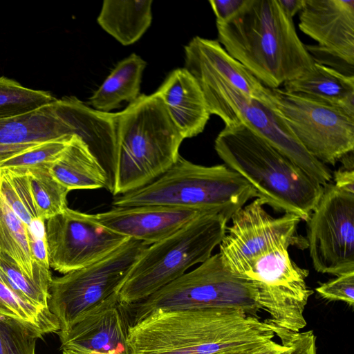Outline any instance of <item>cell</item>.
Returning a JSON list of instances; mask_svg holds the SVG:
<instances>
[{"mask_svg": "<svg viewBox=\"0 0 354 354\" xmlns=\"http://www.w3.org/2000/svg\"><path fill=\"white\" fill-rule=\"evenodd\" d=\"M72 136L39 143L2 162L0 164V169L19 171H26L41 167L50 169L66 147Z\"/></svg>", "mask_w": 354, "mask_h": 354, "instance_id": "obj_29", "label": "cell"}, {"mask_svg": "<svg viewBox=\"0 0 354 354\" xmlns=\"http://www.w3.org/2000/svg\"><path fill=\"white\" fill-rule=\"evenodd\" d=\"M224 164L274 210L308 221L323 186L242 122L225 125L214 142Z\"/></svg>", "mask_w": 354, "mask_h": 354, "instance_id": "obj_4", "label": "cell"}, {"mask_svg": "<svg viewBox=\"0 0 354 354\" xmlns=\"http://www.w3.org/2000/svg\"><path fill=\"white\" fill-rule=\"evenodd\" d=\"M268 104L299 143L324 164L335 165L354 149V116L344 110L283 88H269Z\"/></svg>", "mask_w": 354, "mask_h": 354, "instance_id": "obj_11", "label": "cell"}, {"mask_svg": "<svg viewBox=\"0 0 354 354\" xmlns=\"http://www.w3.org/2000/svg\"><path fill=\"white\" fill-rule=\"evenodd\" d=\"M259 198L231 218L232 225L219 243V254L232 272L252 283L266 321L282 344L306 326L304 313L313 294L306 282L308 271L290 258L291 245H304L297 229L301 218L292 214L274 218Z\"/></svg>", "mask_w": 354, "mask_h": 354, "instance_id": "obj_1", "label": "cell"}, {"mask_svg": "<svg viewBox=\"0 0 354 354\" xmlns=\"http://www.w3.org/2000/svg\"><path fill=\"white\" fill-rule=\"evenodd\" d=\"M0 194L26 225L40 219L26 171L0 169Z\"/></svg>", "mask_w": 354, "mask_h": 354, "instance_id": "obj_28", "label": "cell"}, {"mask_svg": "<svg viewBox=\"0 0 354 354\" xmlns=\"http://www.w3.org/2000/svg\"><path fill=\"white\" fill-rule=\"evenodd\" d=\"M307 222L315 270L335 276L354 272V192L327 183Z\"/></svg>", "mask_w": 354, "mask_h": 354, "instance_id": "obj_12", "label": "cell"}, {"mask_svg": "<svg viewBox=\"0 0 354 354\" xmlns=\"http://www.w3.org/2000/svg\"><path fill=\"white\" fill-rule=\"evenodd\" d=\"M0 277L18 295L28 302L48 308L49 288L30 279L8 255L0 252Z\"/></svg>", "mask_w": 354, "mask_h": 354, "instance_id": "obj_30", "label": "cell"}, {"mask_svg": "<svg viewBox=\"0 0 354 354\" xmlns=\"http://www.w3.org/2000/svg\"><path fill=\"white\" fill-rule=\"evenodd\" d=\"M195 79L204 94L211 115L218 116L225 125L243 123L321 185L331 182L333 176L327 166L304 149L283 119L268 104L245 95L221 78Z\"/></svg>", "mask_w": 354, "mask_h": 354, "instance_id": "obj_10", "label": "cell"}, {"mask_svg": "<svg viewBox=\"0 0 354 354\" xmlns=\"http://www.w3.org/2000/svg\"><path fill=\"white\" fill-rule=\"evenodd\" d=\"M0 315L24 322L43 335L57 333L60 324L48 308L37 306L14 292L0 277Z\"/></svg>", "mask_w": 354, "mask_h": 354, "instance_id": "obj_25", "label": "cell"}, {"mask_svg": "<svg viewBox=\"0 0 354 354\" xmlns=\"http://www.w3.org/2000/svg\"><path fill=\"white\" fill-rule=\"evenodd\" d=\"M0 252L11 257L30 279L49 288L50 267L32 263L28 226L8 207L0 194Z\"/></svg>", "mask_w": 354, "mask_h": 354, "instance_id": "obj_24", "label": "cell"}, {"mask_svg": "<svg viewBox=\"0 0 354 354\" xmlns=\"http://www.w3.org/2000/svg\"><path fill=\"white\" fill-rule=\"evenodd\" d=\"M132 307L134 324L157 311L234 308L260 318L257 292L251 283L224 264L219 253Z\"/></svg>", "mask_w": 354, "mask_h": 354, "instance_id": "obj_8", "label": "cell"}, {"mask_svg": "<svg viewBox=\"0 0 354 354\" xmlns=\"http://www.w3.org/2000/svg\"><path fill=\"white\" fill-rule=\"evenodd\" d=\"M194 77L221 78L245 95L265 102L268 88L233 58L218 40L199 36L185 46V67Z\"/></svg>", "mask_w": 354, "mask_h": 354, "instance_id": "obj_18", "label": "cell"}, {"mask_svg": "<svg viewBox=\"0 0 354 354\" xmlns=\"http://www.w3.org/2000/svg\"><path fill=\"white\" fill-rule=\"evenodd\" d=\"M39 143L0 145V164L8 158L21 153Z\"/></svg>", "mask_w": 354, "mask_h": 354, "instance_id": "obj_36", "label": "cell"}, {"mask_svg": "<svg viewBox=\"0 0 354 354\" xmlns=\"http://www.w3.org/2000/svg\"><path fill=\"white\" fill-rule=\"evenodd\" d=\"M299 28L320 48L354 66V0H305Z\"/></svg>", "mask_w": 354, "mask_h": 354, "instance_id": "obj_17", "label": "cell"}, {"mask_svg": "<svg viewBox=\"0 0 354 354\" xmlns=\"http://www.w3.org/2000/svg\"><path fill=\"white\" fill-rule=\"evenodd\" d=\"M56 100L49 92L28 88L13 80L0 77V119L34 111Z\"/></svg>", "mask_w": 354, "mask_h": 354, "instance_id": "obj_27", "label": "cell"}, {"mask_svg": "<svg viewBox=\"0 0 354 354\" xmlns=\"http://www.w3.org/2000/svg\"><path fill=\"white\" fill-rule=\"evenodd\" d=\"M216 24L224 49L267 88H278L313 67L278 0H245L230 19Z\"/></svg>", "mask_w": 354, "mask_h": 354, "instance_id": "obj_3", "label": "cell"}, {"mask_svg": "<svg viewBox=\"0 0 354 354\" xmlns=\"http://www.w3.org/2000/svg\"><path fill=\"white\" fill-rule=\"evenodd\" d=\"M148 246L129 238L102 259L53 279L48 308L57 318L60 330L69 329L89 311L119 294L131 268Z\"/></svg>", "mask_w": 354, "mask_h": 354, "instance_id": "obj_9", "label": "cell"}, {"mask_svg": "<svg viewBox=\"0 0 354 354\" xmlns=\"http://www.w3.org/2000/svg\"><path fill=\"white\" fill-rule=\"evenodd\" d=\"M26 172L41 220L47 221L68 207L66 198L70 190L52 176L49 168H37Z\"/></svg>", "mask_w": 354, "mask_h": 354, "instance_id": "obj_26", "label": "cell"}, {"mask_svg": "<svg viewBox=\"0 0 354 354\" xmlns=\"http://www.w3.org/2000/svg\"><path fill=\"white\" fill-rule=\"evenodd\" d=\"M46 237L49 266L64 274L102 259L129 239L68 207L47 220Z\"/></svg>", "mask_w": 354, "mask_h": 354, "instance_id": "obj_13", "label": "cell"}, {"mask_svg": "<svg viewBox=\"0 0 354 354\" xmlns=\"http://www.w3.org/2000/svg\"><path fill=\"white\" fill-rule=\"evenodd\" d=\"M245 0H211L209 3L216 16V23L230 19L241 8Z\"/></svg>", "mask_w": 354, "mask_h": 354, "instance_id": "obj_33", "label": "cell"}, {"mask_svg": "<svg viewBox=\"0 0 354 354\" xmlns=\"http://www.w3.org/2000/svg\"><path fill=\"white\" fill-rule=\"evenodd\" d=\"M283 85L287 91L337 106L354 116V75L315 62L311 70Z\"/></svg>", "mask_w": 354, "mask_h": 354, "instance_id": "obj_20", "label": "cell"}, {"mask_svg": "<svg viewBox=\"0 0 354 354\" xmlns=\"http://www.w3.org/2000/svg\"><path fill=\"white\" fill-rule=\"evenodd\" d=\"M127 307L120 302L119 294L115 295L69 329L57 332L62 354H132Z\"/></svg>", "mask_w": 354, "mask_h": 354, "instance_id": "obj_14", "label": "cell"}, {"mask_svg": "<svg viewBox=\"0 0 354 354\" xmlns=\"http://www.w3.org/2000/svg\"><path fill=\"white\" fill-rule=\"evenodd\" d=\"M43 334L19 320L0 315V354H35Z\"/></svg>", "mask_w": 354, "mask_h": 354, "instance_id": "obj_31", "label": "cell"}, {"mask_svg": "<svg viewBox=\"0 0 354 354\" xmlns=\"http://www.w3.org/2000/svg\"><path fill=\"white\" fill-rule=\"evenodd\" d=\"M206 213L198 210L163 205L118 207L95 214L100 225L127 238L149 245L174 234L196 218Z\"/></svg>", "mask_w": 354, "mask_h": 354, "instance_id": "obj_15", "label": "cell"}, {"mask_svg": "<svg viewBox=\"0 0 354 354\" xmlns=\"http://www.w3.org/2000/svg\"><path fill=\"white\" fill-rule=\"evenodd\" d=\"M155 93L184 139L203 131L211 113L201 88L187 69L172 71Z\"/></svg>", "mask_w": 354, "mask_h": 354, "instance_id": "obj_19", "label": "cell"}, {"mask_svg": "<svg viewBox=\"0 0 354 354\" xmlns=\"http://www.w3.org/2000/svg\"><path fill=\"white\" fill-rule=\"evenodd\" d=\"M288 348V342L283 345L281 343L271 340L257 346L226 351L215 354H282Z\"/></svg>", "mask_w": 354, "mask_h": 354, "instance_id": "obj_35", "label": "cell"}, {"mask_svg": "<svg viewBox=\"0 0 354 354\" xmlns=\"http://www.w3.org/2000/svg\"><path fill=\"white\" fill-rule=\"evenodd\" d=\"M266 319L234 308L155 311L131 325L132 354H215L274 337Z\"/></svg>", "mask_w": 354, "mask_h": 354, "instance_id": "obj_2", "label": "cell"}, {"mask_svg": "<svg viewBox=\"0 0 354 354\" xmlns=\"http://www.w3.org/2000/svg\"><path fill=\"white\" fill-rule=\"evenodd\" d=\"M285 14L293 19L294 16L302 10L305 0H278Z\"/></svg>", "mask_w": 354, "mask_h": 354, "instance_id": "obj_37", "label": "cell"}, {"mask_svg": "<svg viewBox=\"0 0 354 354\" xmlns=\"http://www.w3.org/2000/svg\"><path fill=\"white\" fill-rule=\"evenodd\" d=\"M324 299L344 301L349 306L354 304V272L337 276L315 289Z\"/></svg>", "mask_w": 354, "mask_h": 354, "instance_id": "obj_32", "label": "cell"}, {"mask_svg": "<svg viewBox=\"0 0 354 354\" xmlns=\"http://www.w3.org/2000/svg\"><path fill=\"white\" fill-rule=\"evenodd\" d=\"M254 197L250 185L225 164L203 166L180 155L162 176L141 188L115 196L112 204L176 207L218 214L230 220Z\"/></svg>", "mask_w": 354, "mask_h": 354, "instance_id": "obj_6", "label": "cell"}, {"mask_svg": "<svg viewBox=\"0 0 354 354\" xmlns=\"http://www.w3.org/2000/svg\"><path fill=\"white\" fill-rule=\"evenodd\" d=\"M146 62L136 53L119 62L89 99L93 109L110 113L122 102L135 101L139 95Z\"/></svg>", "mask_w": 354, "mask_h": 354, "instance_id": "obj_23", "label": "cell"}, {"mask_svg": "<svg viewBox=\"0 0 354 354\" xmlns=\"http://www.w3.org/2000/svg\"><path fill=\"white\" fill-rule=\"evenodd\" d=\"M340 160L344 161V168L335 172L333 183L339 188L354 192L353 151Z\"/></svg>", "mask_w": 354, "mask_h": 354, "instance_id": "obj_34", "label": "cell"}, {"mask_svg": "<svg viewBox=\"0 0 354 354\" xmlns=\"http://www.w3.org/2000/svg\"><path fill=\"white\" fill-rule=\"evenodd\" d=\"M49 170L52 176L70 191L108 189L106 171L86 144L77 136H72Z\"/></svg>", "mask_w": 354, "mask_h": 354, "instance_id": "obj_21", "label": "cell"}, {"mask_svg": "<svg viewBox=\"0 0 354 354\" xmlns=\"http://www.w3.org/2000/svg\"><path fill=\"white\" fill-rule=\"evenodd\" d=\"M228 219L205 214L144 251L119 292L126 306L140 301L212 256L222 241Z\"/></svg>", "mask_w": 354, "mask_h": 354, "instance_id": "obj_7", "label": "cell"}, {"mask_svg": "<svg viewBox=\"0 0 354 354\" xmlns=\"http://www.w3.org/2000/svg\"><path fill=\"white\" fill-rule=\"evenodd\" d=\"M84 120L71 97L57 99L34 111L0 119V145L41 143L80 136Z\"/></svg>", "mask_w": 354, "mask_h": 354, "instance_id": "obj_16", "label": "cell"}, {"mask_svg": "<svg viewBox=\"0 0 354 354\" xmlns=\"http://www.w3.org/2000/svg\"><path fill=\"white\" fill-rule=\"evenodd\" d=\"M151 0H104L97 21L124 46L136 42L152 21Z\"/></svg>", "mask_w": 354, "mask_h": 354, "instance_id": "obj_22", "label": "cell"}, {"mask_svg": "<svg viewBox=\"0 0 354 354\" xmlns=\"http://www.w3.org/2000/svg\"><path fill=\"white\" fill-rule=\"evenodd\" d=\"M118 114L114 196L147 185L165 173L179 157L184 140L155 93L140 95Z\"/></svg>", "mask_w": 354, "mask_h": 354, "instance_id": "obj_5", "label": "cell"}]
</instances>
